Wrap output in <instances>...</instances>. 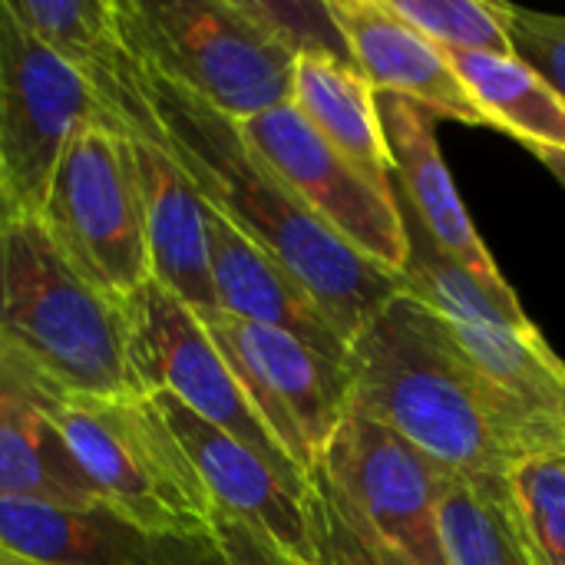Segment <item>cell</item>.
<instances>
[{"mask_svg": "<svg viewBox=\"0 0 565 565\" xmlns=\"http://www.w3.org/2000/svg\"><path fill=\"white\" fill-rule=\"evenodd\" d=\"M146 96L162 146L205 205L291 271L351 348L384 305L401 295V281L334 235L252 152L232 119L152 70H146Z\"/></svg>", "mask_w": 565, "mask_h": 565, "instance_id": "6da1fadb", "label": "cell"}, {"mask_svg": "<svg viewBox=\"0 0 565 565\" xmlns=\"http://www.w3.org/2000/svg\"><path fill=\"white\" fill-rule=\"evenodd\" d=\"M351 407L381 420L447 477L507 480L513 467L550 457L513 417L430 308L404 288L351 341Z\"/></svg>", "mask_w": 565, "mask_h": 565, "instance_id": "7a4b0ae2", "label": "cell"}, {"mask_svg": "<svg viewBox=\"0 0 565 565\" xmlns=\"http://www.w3.org/2000/svg\"><path fill=\"white\" fill-rule=\"evenodd\" d=\"M0 341L60 401L142 394L122 305L60 255L36 215L0 218Z\"/></svg>", "mask_w": 565, "mask_h": 565, "instance_id": "3957f363", "label": "cell"}, {"mask_svg": "<svg viewBox=\"0 0 565 565\" xmlns=\"http://www.w3.org/2000/svg\"><path fill=\"white\" fill-rule=\"evenodd\" d=\"M394 195L407 235L401 288L437 315L477 377L543 440L546 454L565 457V361L533 321H513L477 278L434 242L397 189Z\"/></svg>", "mask_w": 565, "mask_h": 565, "instance_id": "277c9868", "label": "cell"}, {"mask_svg": "<svg viewBox=\"0 0 565 565\" xmlns=\"http://www.w3.org/2000/svg\"><path fill=\"white\" fill-rule=\"evenodd\" d=\"M103 507L152 540L202 546L215 507L149 394L66 397L46 414Z\"/></svg>", "mask_w": 565, "mask_h": 565, "instance_id": "5b68a950", "label": "cell"}, {"mask_svg": "<svg viewBox=\"0 0 565 565\" xmlns=\"http://www.w3.org/2000/svg\"><path fill=\"white\" fill-rule=\"evenodd\" d=\"M146 70L232 122L291 103L295 56L248 0H116Z\"/></svg>", "mask_w": 565, "mask_h": 565, "instance_id": "8992f818", "label": "cell"}, {"mask_svg": "<svg viewBox=\"0 0 565 565\" xmlns=\"http://www.w3.org/2000/svg\"><path fill=\"white\" fill-rule=\"evenodd\" d=\"M36 218L60 255L113 301L122 305L152 278L132 149L103 122L70 136Z\"/></svg>", "mask_w": 565, "mask_h": 565, "instance_id": "52a82bcc", "label": "cell"}, {"mask_svg": "<svg viewBox=\"0 0 565 565\" xmlns=\"http://www.w3.org/2000/svg\"><path fill=\"white\" fill-rule=\"evenodd\" d=\"M129 334V367L142 394H169L212 427L225 430L305 497L308 477L285 457L252 411L232 367L212 344L202 318L152 278L122 301Z\"/></svg>", "mask_w": 565, "mask_h": 565, "instance_id": "ba28073f", "label": "cell"}, {"mask_svg": "<svg viewBox=\"0 0 565 565\" xmlns=\"http://www.w3.org/2000/svg\"><path fill=\"white\" fill-rule=\"evenodd\" d=\"M83 122H103L86 83L0 0V215H40ZM106 126V122H103Z\"/></svg>", "mask_w": 565, "mask_h": 565, "instance_id": "9c48e42d", "label": "cell"}, {"mask_svg": "<svg viewBox=\"0 0 565 565\" xmlns=\"http://www.w3.org/2000/svg\"><path fill=\"white\" fill-rule=\"evenodd\" d=\"M212 344L232 367L252 411L311 480L351 407V371L291 334L225 311L199 315Z\"/></svg>", "mask_w": 565, "mask_h": 565, "instance_id": "30bf717a", "label": "cell"}, {"mask_svg": "<svg viewBox=\"0 0 565 565\" xmlns=\"http://www.w3.org/2000/svg\"><path fill=\"white\" fill-rule=\"evenodd\" d=\"M252 152L351 248L401 281L407 235L397 195L358 172L328 139L291 106L235 122Z\"/></svg>", "mask_w": 565, "mask_h": 565, "instance_id": "8fae6325", "label": "cell"}, {"mask_svg": "<svg viewBox=\"0 0 565 565\" xmlns=\"http://www.w3.org/2000/svg\"><path fill=\"white\" fill-rule=\"evenodd\" d=\"M318 473L414 565H444L440 497L447 473L381 420L348 407Z\"/></svg>", "mask_w": 565, "mask_h": 565, "instance_id": "7c38bea8", "label": "cell"}, {"mask_svg": "<svg viewBox=\"0 0 565 565\" xmlns=\"http://www.w3.org/2000/svg\"><path fill=\"white\" fill-rule=\"evenodd\" d=\"M10 7L86 83L106 129L162 142L146 96V66L126 40L116 0H10Z\"/></svg>", "mask_w": 565, "mask_h": 565, "instance_id": "4fadbf2b", "label": "cell"}, {"mask_svg": "<svg viewBox=\"0 0 565 565\" xmlns=\"http://www.w3.org/2000/svg\"><path fill=\"white\" fill-rule=\"evenodd\" d=\"M159 417L185 450L195 467L212 507L262 540H268L281 556L295 565H315V546L308 530V513L298 493L245 444L212 427L169 394H149Z\"/></svg>", "mask_w": 565, "mask_h": 565, "instance_id": "5bb4252c", "label": "cell"}, {"mask_svg": "<svg viewBox=\"0 0 565 565\" xmlns=\"http://www.w3.org/2000/svg\"><path fill=\"white\" fill-rule=\"evenodd\" d=\"M377 113H381L387 149H391L394 189L407 199V205L427 225L434 242L457 265H463L477 278V285L513 321H533L523 311L513 285L503 278L490 248L483 245V238L477 235V228L467 215V205H463V199L454 185V175L444 162L434 116L427 109H420L417 103L391 96V93H377Z\"/></svg>", "mask_w": 565, "mask_h": 565, "instance_id": "9a60e30c", "label": "cell"}, {"mask_svg": "<svg viewBox=\"0 0 565 565\" xmlns=\"http://www.w3.org/2000/svg\"><path fill=\"white\" fill-rule=\"evenodd\" d=\"M354 66L377 93L417 103L434 119L483 126L450 56L401 20L387 0H328Z\"/></svg>", "mask_w": 565, "mask_h": 565, "instance_id": "2e32d148", "label": "cell"}, {"mask_svg": "<svg viewBox=\"0 0 565 565\" xmlns=\"http://www.w3.org/2000/svg\"><path fill=\"white\" fill-rule=\"evenodd\" d=\"M149 275L195 315L218 311L209 268V205L162 142L129 139Z\"/></svg>", "mask_w": 565, "mask_h": 565, "instance_id": "e0dca14e", "label": "cell"}, {"mask_svg": "<svg viewBox=\"0 0 565 565\" xmlns=\"http://www.w3.org/2000/svg\"><path fill=\"white\" fill-rule=\"evenodd\" d=\"M209 268L218 311L275 328L281 334L298 338L311 351L348 364V344L331 328L315 298L301 288V281L285 271L271 255H265L255 242H248L235 225H228L215 209H209Z\"/></svg>", "mask_w": 565, "mask_h": 565, "instance_id": "ac0fdd59", "label": "cell"}, {"mask_svg": "<svg viewBox=\"0 0 565 565\" xmlns=\"http://www.w3.org/2000/svg\"><path fill=\"white\" fill-rule=\"evenodd\" d=\"M162 543L109 507L0 500V556L20 565H175Z\"/></svg>", "mask_w": 565, "mask_h": 565, "instance_id": "d6986e66", "label": "cell"}, {"mask_svg": "<svg viewBox=\"0 0 565 565\" xmlns=\"http://www.w3.org/2000/svg\"><path fill=\"white\" fill-rule=\"evenodd\" d=\"M291 106L374 185L394 192V166L384 139L377 89L364 73L334 56H298Z\"/></svg>", "mask_w": 565, "mask_h": 565, "instance_id": "ffe728a7", "label": "cell"}, {"mask_svg": "<svg viewBox=\"0 0 565 565\" xmlns=\"http://www.w3.org/2000/svg\"><path fill=\"white\" fill-rule=\"evenodd\" d=\"M450 63L483 126L520 139L530 152H565V99L526 60L454 53Z\"/></svg>", "mask_w": 565, "mask_h": 565, "instance_id": "44dd1931", "label": "cell"}, {"mask_svg": "<svg viewBox=\"0 0 565 565\" xmlns=\"http://www.w3.org/2000/svg\"><path fill=\"white\" fill-rule=\"evenodd\" d=\"M0 500L103 507L96 487L43 411H20L0 420Z\"/></svg>", "mask_w": 565, "mask_h": 565, "instance_id": "7402d4cb", "label": "cell"}, {"mask_svg": "<svg viewBox=\"0 0 565 565\" xmlns=\"http://www.w3.org/2000/svg\"><path fill=\"white\" fill-rule=\"evenodd\" d=\"M440 550L444 565H533L513 526L507 480L447 477Z\"/></svg>", "mask_w": 565, "mask_h": 565, "instance_id": "603a6c76", "label": "cell"}, {"mask_svg": "<svg viewBox=\"0 0 565 565\" xmlns=\"http://www.w3.org/2000/svg\"><path fill=\"white\" fill-rule=\"evenodd\" d=\"M510 513L533 565H565V457H533L510 470Z\"/></svg>", "mask_w": 565, "mask_h": 565, "instance_id": "cb8c5ba5", "label": "cell"}, {"mask_svg": "<svg viewBox=\"0 0 565 565\" xmlns=\"http://www.w3.org/2000/svg\"><path fill=\"white\" fill-rule=\"evenodd\" d=\"M387 7L424 33L447 56L497 53L513 56L503 3L497 0H387Z\"/></svg>", "mask_w": 565, "mask_h": 565, "instance_id": "d4e9b609", "label": "cell"}, {"mask_svg": "<svg viewBox=\"0 0 565 565\" xmlns=\"http://www.w3.org/2000/svg\"><path fill=\"white\" fill-rule=\"evenodd\" d=\"M301 503L308 513L315 565H414L371 530L321 473L311 477Z\"/></svg>", "mask_w": 565, "mask_h": 565, "instance_id": "484cf974", "label": "cell"}, {"mask_svg": "<svg viewBox=\"0 0 565 565\" xmlns=\"http://www.w3.org/2000/svg\"><path fill=\"white\" fill-rule=\"evenodd\" d=\"M258 20L278 36V43L298 60V56H334L351 60L348 43L324 3H268V0H248Z\"/></svg>", "mask_w": 565, "mask_h": 565, "instance_id": "4316f807", "label": "cell"}, {"mask_svg": "<svg viewBox=\"0 0 565 565\" xmlns=\"http://www.w3.org/2000/svg\"><path fill=\"white\" fill-rule=\"evenodd\" d=\"M503 17L510 26L513 53L526 60L543 79L565 99V17L530 10L516 3H503Z\"/></svg>", "mask_w": 565, "mask_h": 565, "instance_id": "83f0119b", "label": "cell"}, {"mask_svg": "<svg viewBox=\"0 0 565 565\" xmlns=\"http://www.w3.org/2000/svg\"><path fill=\"white\" fill-rule=\"evenodd\" d=\"M199 550L212 559V565H295L268 540H262L255 530H248L245 523H238L218 510H215L212 530Z\"/></svg>", "mask_w": 565, "mask_h": 565, "instance_id": "f1b7e54d", "label": "cell"}, {"mask_svg": "<svg viewBox=\"0 0 565 565\" xmlns=\"http://www.w3.org/2000/svg\"><path fill=\"white\" fill-rule=\"evenodd\" d=\"M60 404L56 394H50L0 341V420L20 411H43L50 414Z\"/></svg>", "mask_w": 565, "mask_h": 565, "instance_id": "f546056e", "label": "cell"}, {"mask_svg": "<svg viewBox=\"0 0 565 565\" xmlns=\"http://www.w3.org/2000/svg\"><path fill=\"white\" fill-rule=\"evenodd\" d=\"M533 156L565 185V152H533Z\"/></svg>", "mask_w": 565, "mask_h": 565, "instance_id": "4dcf8cb0", "label": "cell"}, {"mask_svg": "<svg viewBox=\"0 0 565 565\" xmlns=\"http://www.w3.org/2000/svg\"><path fill=\"white\" fill-rule=\"evenodd\" d=\"M0 565H20V563H10V559H3V556H0Z\"/></svg>", "mask_w": 565, "mask_h": 565, "instance_id": "1f68e13d", "label": "cell"}, {"mask_svg": "<svg viewBox=\"0 0 565 565\" xmlns=\"http://www.w3.org/2000/svg\"><path fill=\"white\" fill-rule=\"evenodd\" d=\"M0 218H3V215H0Z\"/></svg>", "mask_w": 565, "mask_h": 565, "instance_id": "d6a6232c", "label": "cell"}]
</instances>
